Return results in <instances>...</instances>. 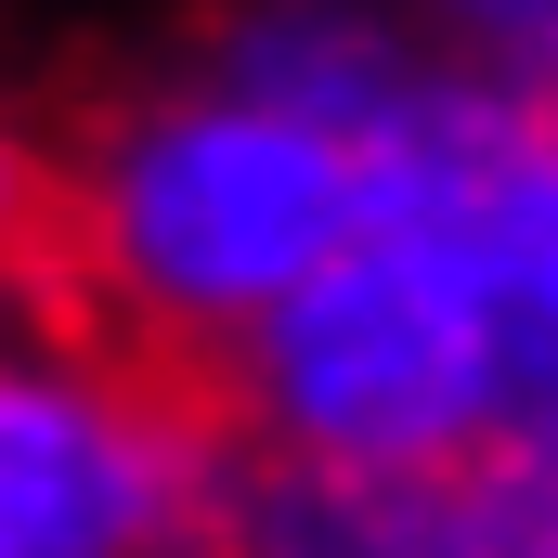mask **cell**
I'll list each match as a JSON object with an SVG mask.
<instances>
[{"mask_svg":"<svg viewBox=\"0 0 558 558\" xmlns=\"http://www.w3.org/2000/svg\"><path fill=\"white\" fill-rule=\"evenodd\" d=\"M39 143L78 169L92 260H105V338L65 364L78 390L131 403L156 364L234 351L286 286H312L351 234L390 221V143L299 118L247 78L208 92H92Z\"/></svg>","mask_w":558,"mask_h":558,"instance_id":"1","label":"cell"},{"mask_svg":"<svg viewBox=\"0 0 558 558\" xmlns=\"http://www.w3.org/2000/svg\"><path fill=\"white\" fill-rule=\"evenodd\" d=\"M247 403L260 441L338 468H454L520 403L507 377V299L454 221H377L312 286H286L247 325Z\"/></svg>","mask_w":558,"mask_h":558,"instance_id":"2","label":"cell"},{"mask_svg":"<svg viewBox=\"0 0 558 558\" xmlns=\"http://www.w3.org/2000/svg\"><path fill=\"white\" fill-rule=\"evenodd\" d=\"M454 520L468 558H558V403H520L454 454Z\"/></svg>","mask_w":558,"mask_h":558,"instance_id":"3","label":"cell"},{"mask_svg":"<svg viewBox=\"0 0 558 558\" xmlns=\"http://www.w3.org/2000/svg\"><path fill=\"white\" fill-rule=\"evenodd\" d=\"M481 39L520 65V92H558V0H468Z\"/></svg>","mask_w":558,"mask_h":558,"instance_id":"4","label":"cell"},{"mask_svg":"<svg viewBox=\"0 0 558 558\" xmlns=\"http://www.w3.org/2000/svg\"><path fill=\"white\" fill-rule=\"evenodd\" d=\"M0 558H13V546H0Z\"/></svg>","mask_w":558,"mask_h":558,"instance_id":"5","label":"cell"}]
</instances>
